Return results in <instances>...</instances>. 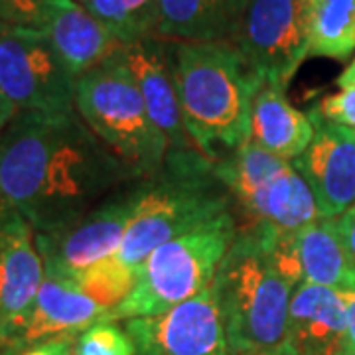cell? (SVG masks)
<instances>
[{
	"instance_id": "3",
	"label": "cell",
	"mask_w": 355,
	"mask_h": 355,
	"mask_svg": "<svg viewBox=\"0 0 355 355\" xmlns=\"http://www.w3.org/2000/svg\"><path fill=\"white\" fill-rule=\"evenodd\" d=\"M174 62L188 137L219 162L249 140L251 107L265 81L231 42H174Z\"/></svg>"
},
{
	"instance_id": "23",
	"label": "cell",
	"mask_w": 355,
	"mask_h": 355,
	"mask_svg": "<svg viewBox=\"0 0 355 355\" xmlns=\"http://www.w3.org/2000/svg\"><path fill=\"white\" fill-rule=\"evenodd\" d=\"M73 355H137L135 343L114 320H103L81 331L76 340Z\"/></svg>"
},
{
	"instance_id": "19",
	"label": "cell",
	"mask_w": 355,
	"mask_h": 355,
	"mask_svg": "<svg viewBox=\"0 0 355 355\" xmlns=\"http://www.w3.org/2000/svg\"><path fill=\"white\" fill-rule=\"evenodd\" d=\"M249 0H158L156 36L170 42H229Z\"/></svg>"
},
{
	"instance_id": "28",
	"label": "cell",
	"mask_w": 355,
	"mask_h": 355,
	"mask_svg": "<svg viewBox=\"0 0 355 355\" xmlns=\"http://www.w3.org/2000/svg\"><path fill=\"white\" fill-rule=\"evenodd\" d=\"M345 302V334H343V347L355 354V288L343 292Z\"/></svg>"
},
{
	"instance_id": "14",
	"label": "cell",
	"mask_w": 355,
	"mask_h": 355,
	"mask_svg": "<svg viewBox=\"0 0 355 355\" xmlns=\"http://www.w3.org/2000/svg\"><path fill=\"white\" fill-rule=\"evenodd\" d=\"M44 277L36 231L16 214L0 233V338L6 349L32 314Z\"/></svg>"
},
{
	"instance_id": "8",
	"label": "cell",
	"mask_w": 355,
	"mask_h": 355,
	"mask_svg": "<svg viewBox=\"0 0 355 355\" xmlns=\"http://www.w3.org/2000/svg\"><path fill=\"white\" fill-rule=\"evenodd\" d=\"M0 91L18 111H76V77L40 30L0 24Z\"/></svg>"
},
{
	"instance_id": "22",
	"label": "cell",
	"mask_w": 355,
	"mask_h": 355,
	"mask_svg": "<svg viewBox=\"0 0 355 355\" xmlns=\"http://www.w3.org/2000/svg\"><path fill=\"white\" fill-rule=\"evenodd\" d=\"M101 20L121 44L156 36L158 0H76Z\"/></svg>"
},
{
	"instance_id": "17",
	"label": "cell",
	"mask_w": 355,
	"mask_h": 355,
	"mask_svg": "<svg viewBox=\"0 0 355 355\" xmlns=\"http://www.w3.org/2000/svg\"><path fill=\"white\" fill-rule=\"evenodd\" d=\"M343 292L300 282L291 298L286 345L298 355H324L343 345Z\"/></svg>"
},
{
	"instance_id": "1",
	"label": "cell",
	"mask_w": 355,
	"mask_h": 355,
	"mask_svg": "<svg viewBox=\"0 0 355 355\" xmlns=\"http://www.w3.org/2000/svg\"><path fill=\"white\" fill-rule=\"evenodd\" d=\"M132 182L77 111H18L0 135V188L36 233L71 225Z\"/></svg>"
},
{
	"instance_id": "25",
	"label": "cell",
	"mask_w": 355,
	"mask_h": 355,
	"mask_svg": "<svg viewBox=\"0 0 355 355\" xmlns=\"http://www.w3.org/2000/svg\"><path fill=\"white\" fill-rule=\"evenodd\" d=\"M326 121L355 132V87H345L338 93L326 95L314 107Z\"/></svg>"
},
{
	"instance_id": "11",
	"label": "cell",
	"mask_w": 355,
	"mask_h": 355,
	"mask_svg": "<svg viewBox=\"0 0 355 355\" xmlns=\"http://www.w3.org/2000/svg\"><path fill=\"white\" fill-rule=\"evenodd\" d=\"M137 355H229L216 286L158 316L125 320Z\"/></svg>"
},
{
	"instance_id": "10",
	"label": "cell",
	"mask_w": 355,
	"mask_h": 355,
	"mask_svg": "<svg viewBox=\"0 0 355 355\" xmlns=\"http://www.w3.org/2000/svg\"><path fill=\"white\" fill-rule=\"evenodd\" d=\"M229 42L263 81L286 89L308 58L298 0H249Z\"/></svg>"
},
{
	"instance_id": "2",
	"label": "cell",
	"mask_w": 355,
	"mask_h": 355,
	"mask_svg": "<svg viewBox=\"0 0 355 355\" xmlns=\"http://www.w3.org/2000/svg\"><path fill=\"white\" fill-rule=\"evenodd\" d=\"M300 282L291 233L265 223L241 225L214 280L229 354L284 345L292 292Z\"/></svg>"
},
{
	"instance_id": "31",
	"label": "cell",
	"mask_w": 355,
	"mask_h": 355,
	"mask_svg": "<svg viewBox=\"0 0 355 355\" xmlns=\"http://www.w3.org/2000/svg\"><path fill=\"white\" fill-rule=\"evenodd\" d=\"M229 355H298V354L284 343V345H280V347H272V349H259V352H243V354H229Z\"/></svg>"
},
{
	"instance_id": "27",
	"label": "cell",
	"mask_w": 355,
	"mask_h": 355,
	"mask_svg": "<svg viewBox=\"0 0 355 355\" xmlns=\"http://www.w3.org/2000/svg\"><path fill=\"white\" fill-rule=\"evenodd\" d=\"M336 227L340 231V237L352 259V265L355 266V205H352L345 214L336 219Z\"/></svg>"
},
{
	"instance_id": "4",
	"label": "cell",
	"mask_w": 355,
	"mask_h": 355,
	"mask_svg": "<svg viewBox=\"0 0 355 355\" xmlns=\"http://www.w3.org/2000/svg\"><path fill=\"white\" fill-rule=\"evenodd\" d=\"M235 202L216 162L198 150L168 153L158 174L142 180L137 211L114 259L139 277L140 265L162 243L235 216Z\"/></svg>"
},
{
	"instance_id": "15",
	"label": "cell",
	"mask_w": 355,
	"mask_h": 355,
	"mask_svg": "<svg viewBox=\"0 0 355 355\" xmlns=\"http://www.w3.org/2000/svg\"><path fill=\"white\" fill-rule=\"evenodd\" d=\"M44 34L69 73L81 77L123 46L113 32L76 0H50Z\"/></svg>"
},
{
	"instance_id": "5",
	"label": "cell",
	"mask_w": 355,
	"mask_h": 355,
	"mask_svg": "<svg viewBox=\"0 0 355 355\" xmlns=\"http://www.w3.org/2000/svg\"><path fill=\"white\" fill-rule=\"evenodd\" d=\"M76 111L137 180L162 170L170 153L168 140L116 55L77 77Z\"/></svg>"
},
{
	"instance_id": "35",
	"label": "cell",
	"mask_w": 355,
	"mask_h": 355,
	"mask_svg": "<svg viewBox=\"0 0 355 355\" xmlns=\"http://www.w3.org/2000/svg\"><path fill=\"white\" fill-rule=\"evenodd\" d=\"M352 132H354V130H352ZM354 135H355V132H354Z\"/></svg>"
},
{
	"instance_id": "6",
	"label": "cell",
	"mask_w": 355,
	"mask_h": 355,
	"mask_svg": "<svg viewBox=\"0 0 355 355\" xmlns=\"http://www.w3.org/2000/svg\"><path fill=\"white\" fill-rule=\"evenodd\" d=\"M239 227L235 216L221 217L156 247L111 320L158 316L209 288Z\"/></svg>"
},
{
	"instance_id": "13",
	"label": "cell",
	"mask_w": 355,
	"mask_h": 355,
	"mask_svg": "<svg viewBox=\"0 0 355 355\" xmlns=\"http://www.w3.org/2000/svg\"><path fill=\"white\" fill-rule=\"evenodd\" d=\"M308 116L314 139L294 166L314 193L320 217L338 219L355 205V135L314 109Z\"/></svg>"
},
{
	"instance_id": "16",
	"label": "cell",
	"mask_w": 355,
	"mask_h": 355,
	"mask_svg": "<svg viewBox=\"0 0 355 355\" xmlns=\"http://www.w3.org/2000/svg\"><path fill=\"white\" fill-rule=\"evenodd\" d=\"M103 320H111V310L87 296L76 280L44 277L32 314L8 349L62 336L77 338Z\"/></svg>"
},
{
	"instance_id": "9",
	"label": "cell",
	"mask_w": 355,
	"mask_h": 355,
	"mask_svg": "<svg viewBox=\"0 0 355 355\" xmlns=\"http://www.w3.org/2000/svg\"><path fill=\"white\" fill-rule=\"evenodd\" d=\"M142 193V180L114 191L67 227L36 233L46 277L76 280L101 261L114 257Z\"/></svg>"
},
{
	"instance_id": "33",
	"label": "cell",
	"mask_w": 355,
	"mask_h": 355,
	"mask_svg": "<svg viewBox=\"0 0 355 355\" xmlns=\"http://www.w3.org/2000/svg\"><path fill=\"white\" fill-rule=\"evenodd\" d=\"M324 355H355V354H352L349 349H345L343 345H340V347H336V349H331V352H328V354H324Z\"/></svg>"
},
{
	"instance_id": "7",
	"label": "cell",
	"mask_w": 355,
	"mask_h": 355,
	"mask_svg": "<svg viewBox=\"0 0 355 355\" xmlns=\"http://www.w3.org/2000/svg\"><path fill=\"white\" fill-rule=\"evenodd\" d=\"M217 176L251 223H265L286 233L320 219L316 200L294 162L245 142L216 162Z\"/></svg>"
},
{
	"instance_id": "24",
	"label": "cell",
	"mask_w": 355,
	"mask_h": 355,
	"mask_svg": "<svg viewBox=\"0 0 355 355\" xmlns=\"http://www.w3.org/2000/svg\"><path fill=\"white\" fill-rule=\"evenodd\" d=\"M50 0H0V24L44 32Z\"/></svg>"
},
{
	"instance_id": "29",
	"label": "cell",
	"mask_w": 355,
	"mask_h": 355,
	"mask_svg": "<svg viewBox=\"0 0 355 355\" xmlns=\"http://www.w3.org/2000/svg\"><path fill=\"white\" fill-rule=\"evenodd\" d=\"M16 113H18L16 105L0 91V135L4 132V128L10 125V121H12Z\"/></svg>"
},
{
	"instance_id": "18",
	"label": "cell",
	"mask_w": 355,
	"mask_h": 355,
	"mask_svg": "<svg viewBox=\"0 0 355 355\" xmlns=\"http://www.w3.org/2000/svg\"><path fill=\"white\" fill-rule=\"evenodd\" d=\"M286 89L263 83L251 107L249 142L282 160H298L314 139L310 116L298 111L286 95Z\"/></svg>"
},
{
	"instance_id": "26",
	"label": "cell",
	"mask_w": 355,
	"mask_h": 355,
	"mask_svg": "<svg viewBox=\"0 0 355 355\" xmlns=\"http://www.w3.org/2000/svg\"><path fill=\"white\" fill-rule=\"evenodd\" d=\"M76 336L50 338V340L36 342L32 343V345L6 349V355H73V352H76Z\"/></svg>"
},
{
	"instance_id": "21",
	"label": "cell",
	"mask_w": 355,
	"mask_h": 355,
	"mask_svg": "<svg viewBox=\"0 0 355 355\" xmlns=\"http://www.w3.org/2000/svg\"><path fill=\"white\" fill-rule=\"evenodd\" d=\"M308 58L345 62L355 51V0H298Z\"/></svg>"
},
{
	"instance_id": "30",
	"label": "cell",
	"mask_w": 355,
	"mask_h": 355,
	"mask_svg": "<svg viewBox=\"0 0 355 355\" xmlns=\"http://www.w3.org/2000/svg\"><path fill=\"white\" fill-rule=\"evenodd\" d=\"M16 214H18V211H16L12 205H10L8 198L4 196V191H2V188H0V233H2V229L10 223V219H12Z\"/></svg>"
},
{
	"instance_id": "32",
	"label": "cell",
	"mask_w": 355,
	"mask_h": 355,
	"mask_svg": "<svg viewBox=\"0 0 355 355\" xmlns=\"http://www.w3.org/2000/svg\"><path fill=\"white\" fill-rule=\"evenodd\" d=\"M338 85H340V89L355 87V58L354 62L347 65V69L343 71L342 76L338 77Z\"/></svg>"
},
{
	"instance_id": "20",
	"label": "cell",
	"mask_w": 355,
	"mask_h": 355,
	"mask_svg": "<svg viewBox=\"0 0 355 355\" xmlns=\"http://www.w3.org/2000/svg\"><path fill=\"white\" fill-rule=\"evenodd\" d=\"M292 253L300 266L302 282L334 291H354L355 266L345 251L336 219H318L291 233Z\"/></svg>"
},
{
	"instance_id": "34",
	"label": "cell",
	"mask_w": 355,
	"mask_h": 355,
	"mask_svg": "<svg viewBox=\"0 0 355 355\" xmlns=\"http://www.w3.org/2000/svg\"><path fill=\"white\" fill-rule=\"evenodd\" d=\"M0 355H6V343L2 342V338H0Z\"/></svg>"
},
{
	"instance_id": "12",
	"label": "cell",
	"mask_w": 355,
	"mask_h": 355,
	"mask_svg": "<svg viewBox=\"0 0 355 355\" xmlns=\"http://www.w3.org/2000/svg\"><path fill=\"white\" fill-rule=\"evenodd\" d=\"M114 55L135 79L150 119L168 140L170 153L196 150L182 119L174 42L150 36L132 44H123Z\"/></svg>"
}]
</instances>
